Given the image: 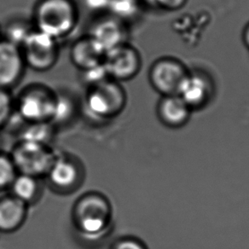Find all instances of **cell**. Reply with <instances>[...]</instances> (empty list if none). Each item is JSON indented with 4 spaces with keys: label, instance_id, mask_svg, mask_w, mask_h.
Returning <instances> with one entry per match:
<instances>
[{
    "label": "cell",
    "instance_id": "23",
    "mask_svg": "<svg viewBox=\"0 0 249 249\" xmlns=\"http://www.w3.org/2000/svg\"><path fill=\"white\" fill-rule=\"evenodd\" d=\"M15 113V97L11 90L0 88V128L11 120Z\"/></svg>",
    "mask_w": 249,
    "mask_h": 249
},
{
    "label": "cell",
    "instance_id": "9",
    "mask_svg": "<svg viewBox=\"0 0 249 249\" xmlns=\"http://www.w3.org/2000/svg\"><path fill=\"white\" fill-rule=\"evenodd\" d=\"M90 38L106 52L128 43V24L110 14L97 16L87 33Z\"/></svg>",
    "mask_w": 249,
    "mask_h": 249
},
{
    "label": "cell",
    "instance_id": "11",
    "mask_svg": "<svg viewBox=\"0 0 249 249\" xmlns=\"http://www.w3.org/2000/svg\"><path fill=\"white\" fill-rule=\"evenodd\" d=\"M27 69L21 49L0 38V88L11 90L20 83Z\"/></svg>",
    "mask_w": 249,
    "mask_h": 249
},
{
    "label": "cell",
    "instance_id": "16",
    "mask_svg": "<svg viewBox=\"0 0 249 249\" xmlns=\"http://www.w3.org/2000/svg\"><path fill=\"white\" fill-rule=\"evenodd\" d=\"M10 189L12 196L28 205L38 196L39 191L38 178L26 174L18 173Z\"/></svg>",
    "mask_w": 249,
    "mask_h": 249
},
{
    "label": "cell",
    "instance_id": "5",
    "mask_svg": "<svg viewBox=\"0 0 249 249\" xmlns=\"http://www.w3.org/2000/svg\"><path fill=\"white\" fill-rule=\"evenodd\" d=\"M10 156L18 173L38 178L47 175L57 155L49 144L20 140Z\"/></svg>",
    "mask_w": 249,
    "mask_h": 249
},
{
    "label": "cell",
    "instance_id": "14",
    "mask_svg": "<svg viewBox=\"0 0 249 249\" xmlns=\"http://www.w3.org/2000/svg\"><path fill=\"white\" fill-rule=\"evenodd\" d=\"M104 55V50L87 35L76 39L70 48V61L80 71L100 64Z\"/></svg>",
    "mask_w": 249,
    "mask_h": 249
},
{
    "label": "cell",
    "instance_id": "8",
    "mask_svg": "<svg viewBox=\"0 0 249 249\" xmlns=\"http://www.w3.org/2000/svg\"><path fill=\"white\" fill-rule=\"evenodd\" d=\"M189 70L173 57H161L153 63L149 72L151 87L161 96L177 95Z\"/></svg>",
    "mask_w": 249,
    "mask_h": 249
},
{
    "label": "cell",
    "instance_id": "7",
    "mask_svg": "<svg viewBox=\"0 0 249 249\" xmlns=\"http://www.w3.org/2000/svg\"><path fill=\"white\" fill-rule=\"evenodd\" d=\"M103 63L109 78L122 83L139 74L142 57L138 49L128 42L106 52Z\"/></svg>",
    "mask_w": 249,
    "mask_h": 249
},
{
    "label": "cell",
    "instance_id": "6",
    "mask_svg": "<svg viewBox=\"0 0 249 249\" xmlns=\"http://www.w3.org/2000/svg\"><path fill=\"white\" fill-rule=\"evenodd\" d=\"M20 49L26 67L35 72H48L58 62L60 42L36 29Z\"/></svg>",
    "mask_w": 249,
    "mask_h": 249
},
{
    "label": "cell",
    "instance_id": "21",
    "mask_svg": "<svg viewBox=\"0 0 249 249\" xmlns=\"http://www.w3.org/2000/svg\"><path fill=\"white\" fill-rule=\"evenodd\" d=\"M18 173L11 156L0 154V190L10 189Z\"/></svg>",
    "mask_w": 249,
    "mask_h": 249
},
{
    "label": "cell",
    "instance_id": "18",
    "mask_svg": "<svg viewBox=\"0 0 249 249\" xmlns=\"http://www.w3.org/2000/svg\"><path fill=\"white\" fill-rule=\"evenodd\" d=\"M55 125L51 122H31L27 123L20 134V140L27 142L49 144L54 136Z\"/></svg>",
    "mask_w": 249,
    "mask_h": 249
},
{
    "label": "cell",
    "instance_id": "3",
    "mask_svg": "<svg viewBox=\"0 0 249 249\" xmlns=\"http://www.w3.org/2000/svg\"><path fill=\"white\" fill-rule=\"evenodd\" d=\"M127 104V95L121 82L108 79L87 88L84 107L90 117L108 121L118 116Z\"/></svg>",
    "mask_w": 249,
    "mask_h": 249
},
{
    "label": "cell",
    "instance_id": "17",
    "mask_svg": "<svg viewBox=\"0 0 249 249\" xmlns=\"http://www.w3.org/2000/svg\"><path fill=\"white\" fill-rule=\"evenodd\" d=\"M77 105L75 100L70 94L56 91L54 110L51 123L55 126L58 124H66L76 114Z\"/></svg>",
    "mask_w": 249,
    "mask_h": 249
},
{
    "label": "cell",
    "instance_id": "19",
    "mask_svg": "<svg viewBox=\"0 0 249 249\" xmlns=\"http://www.w3.org/2000/svg\"><path fill=\"white\" fill-rule=\"evenodd\" d=\"M35 29L32 21L15 19L11 20L4 29L2 28V38L20 48Z\"/></svg>",
    "mask_w": 249,
    "mask_h": 249
},
{
    "label": "cell",
    "instance_id": "28",
    "mask_svg": "<svg viewBox=\"0 0 249 249\" xmlns=\"http://www.w3.org/2000/svg\"><path fill=\"white\" fill-rule=\"evenodd\" d=\"M2 38V28L0 26V38Z\"/></svg>",
    "mask_w": 249,
    "mask_h": 249
},
{
    "label": "cell",
    "instance_id": "1",
    "mask_svg": "<svg viewBox=\"0 0 249 249\" xmlns=\"http://www.w3.org/2000/svg\"><path fill=\"white\" fill-rule=\"evenodd\" d=\"M79 19V8L73 0H38L31 21L36 30L60 42L74 31Z\"/></svg>",
    "mask_w": 249,
    "mask_h": 249
},
{
    "label": "cell",
    "instance_id": "15",
    "mask_svg": "<svg viewBox=\"0 0 249 249\" xmlns=\"http://www.w3.org/2000/svg\"><path fill=\"white\" fill-rule=\"evenodd\" d=\"M28 204L15 197L5 196L0 198V232H13L24 223Z\"/></svg>",
    "mask_w": 249,
    "mask_h": 249
},
{
    "label": "cell",
    "instance_id": "2",
    "mask_svg": "<svg viewBox=\"0 0 249 249\" xmlns=\"http://www.w3.org/2000/svg\"><path fill=\"white\" fill-rule=\"evenodd\" d=\"M112 206L103 195L91 192L78 199L72 218L75 228L87 236H97L105 231L112 220Z\"/></svg>",
    "mask_w": 249,
    "mask_h": 249
},
{
    "label": "cell",
    "instance_id": "22",
    "mask_svg": "<svg viewBox=\"0 0 249 249\" xmlns=\"http://www.w3.org/2000/svg\"><path fill=\"white\" fill-rule=\"evenodd\" d=\"M80 72L81 73V81L83 82L87 88L94 87L96 85L104 82L105 80L110 79L103 62L96 66L91 67L88 70L80 71Z\"/></svg>",
    "mask_w": 249,
    "mask_h": 249
},
{
    "label": "cell",
    "instance_id": "13",
    "mask_svg": "<svg viewBox=\"0 0 249 249\" xmlns=\"http://www.w3.org/2000/svg\"><path fill=\"white\" fill-rule=\"evenodd\" d=\"M46 177L56 190L70 191L80 183L81 171L73 159L66 156H57Z\"/></svg>",
    "mask_w": 249,
    "mask_h": 249
},
{
    "label": "cell",
    "instance_id": "4",
    "mask_svg": "<svg viewBox=\"0 0 249 249\" xmlns=\"http://www.w3.org/2000/svg\"><path fill=\"white\" fill-rule=\"evenodd\" d=\"M56 91L42 83L24 87L15 97V112L26 123L51 122Z\"/></svg>",
    "mask_w": 249,
    "mask_h": 249
},
{
    "label": "cell",
    "instance_id": "24",
    "mask_svg": "<svg viewBox=\"0 0 249 249\" xmlns=\"http://www.w3.org/2000/svg\"><path fill=\"white\" fill-rule=\"evenodd\" d=\"M142 4L150 7L164 11H174L179 10L186 4L187 0H142Z\"/></svg>",
    "mask_w": 249,
    "mask_h": 249
},
{
    "label": "cell",
    "instance_id": "27",
    "mask_svg": "<svg viewBox=\"0 0 249 249\" xmlns=\"http://www.w3.org/2000/svg\"><path fill=\"white\" fill-rule=\"evenodd\" d=\"M242 39L244 42L246 47L249 50V23L246 25L245 28L242 33Z\"/></svg>",
    "mask_w": 249,
    "mask_h": 249
},
{
    "label": "cell",
    "instance_id": "12",
    "mask_svg": "<svg viewBox=\"0 0 249 249\" xmlns=\"http://www.w3.org/2000/svg\"><path fill=\"white\" fill-rule=\"evenodd\" d=\"M156 112L160 121L165 126L178 129L189 122L192 110L177 94L162 96L157 105Z\"/></svg>",
    "mask_w": 249,
    "mask_h": 249
},
{
    "label": "cell",
    "instance_id": "20",
    "mask_svg": "<svg viewBox=\"0 0 249 249\" xmlns=\"http://www.w3.org/2000/svg\"><path fill=\"white\" fill-rule=\"evenodd\" d=\"M142 4V0H110L107 14L128 24L139 16Z\"/></svg>",
    "mask_w": 249,
    "mask_h": 249
},
{
    "label": "cell",
    "instance_id": "26",
    "mask_svg": "<svg viewBox=\"0 0 249 249\" xmlns=\"http://www.w3.org/2000/svg\"><path fill=\"white\" fill-rule=\"evenodd\" d=\"M112 249H149L142 240L137 237H123L114 243Z\"/></svg>",
    "mask_w": 249,
    "mask_h": 249
},
{
    "label": "cell",
    "instance_id": "10",
    "mask_svg": "<svg viewBox=\"0 0 249 249\" xmlns=\"http://www.w3.org/2000/svg\"><path fill=\"white\" fill-rule=\"evenodd\" d=\"M214 94V85L208 73L189 71L180 87L178 95L191 107L199 110L211 102Z\"/></svg>",
    "mask_w": 249,
    "mask_h": 249
},
{
    "label": "cell",
    "instance_id": "25",
    "mask_svg": "<svg viewBox=\"0 0 249 249\" xmlns=\"http://www.w3.org/2000/svg\"><path fill=\"white\" fill-rule=\"evenodd\" d=\"M84 6L91 13L101 16L107 14L110 0H82Z\"/></svg>",
    "mask_w": 249,
    "mask_h": 249
}]
</instances>
